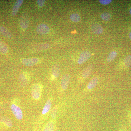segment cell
<instances>
[{"label": "cell", "instance_id": "cell-1", "mask_svg": "<svg viewBox=\"0 0 131 131\" xmlns=\"http://www.w3.org/2000/svg\"><path fill=\"white\" fill-rule=\"evenodd\" d=\"M32 96L34 100H38L41 94V87L38 84H34L31 90Z\"/></svg>", "mask_w": 131, "mask_h": 131}, {"label": "cell", "instance_id": "cell-2", "mask_svg": "<svg viewBox=\"0 0 131 131\" xmlns=\"http://www.w3.org/2000/svg\"><path fill=\"white\" fill-rule=\"evenodd\" d=\"M11 108L12 112L17 119L21 120L23 118V113L20 108L15 104H12Z\"/></svg>", "mask_w": 131, "mask_h": 131}, {"label": "cell", "instance_id": "cell-3", "mask_svg": "<svg viewBox=\"0 0 131 131\" xmlns=\"http://www.w3.org/2000/svg\"><path fill=\"white\" fill-rule=\"evenodd\" d=\"M39 61V59L36 58H23L21 59V62L23 64L27 66H32L35 65Z\"/></svg>", "mask_w": 131, "mask_h": 131}, {"label": "cell", "instance_id": "cell-4", "mask_svg": "<svg viewBox=\"0 0 131 131\" xmlns=\"http://www.w3.org/2000/svg\"><path fill=\"white\" fill-rule=\"evenodd\" d=\"M91 56V54L89 52L84 51L82 52L80 56V57L78 60V63L80 64L84 63Z\"/></svg>", "mask_w": 131, "mask_h": 131}, {"label": "cell", "instance_id": "cell-5", "mask_svg": "<svg viewBox=\"0 0 131 131\" xmlns=\"http://www.w3.org/2000/svg\"><path fill=\"white\" fill-rule=\"evenodd\" d=\"M37 32L40 35H45L49 33L50 31V28L47 25L42 24H39L37 27Z\"/></svg>", "mask_w": 131, "mask_h": 131}, {"label": "cell", "instance_id": "cell-6", "mask_svg": "<svg viewBox=\"0 0 131 131\" xmlns=\"http://www.w3.org/2000/svg\"><path fill=\"white\" fill-rule=\"evenodd\" d=\"M70 80V75L69 74L64 75L61 79V85L62 89L63 90H66L68 89Z\"/></svg>", "mask_w": 131, "mask_h": 131}, {"label": "cell", "instance_id": "cell-7", "mask_svg": "<svg viewBox=\"0 0 131 131\" xmlns=\"http://www.w3.org/2000/svg\"><path fill=\"white\" fill-rule=\"evenodd\" d=\"M98 82V78L95 77L93 78L89 83L87 85L86 88L85 89L86 91H90L94 89L96 86Z\"/></svg>", "mask_w": 131, "mask_h": 131}, {"label": "cell", "instance_id": "cell-8", "mask_svg": "<svg viewBox=\"0 0 131 131\" xmlns=\"http://www.w3.org/2000/svg\"><path fill=\"white\" fill-rule=\"evenodd\" d=\"M93 70V66L91 64L88 66L83 71L82 74V78L83 79H86L91 74Z\"/></svg>", "mask_w": 131, "mask_h": 131}, {"label": "cell", "instance_id": "cell-9", "mask_svg": "<svg viewBox=\"0 0 131 131\" xmlns=\"http://www.w3.org/2000/svg\"><path fill=\"white\" fill-rule=\"evenodd\" d=\"M28 79L27 76L24 73H21L19 75V78L20 84L22 87L26 86L28 82Z\"/></svg>", "mask_w": 131, "mask_h": 131}, {"label": "cell", "instance_id": "cell-10", "mask_svg": "<svg viewBox=\"0 0 131 131\" xmlns=\"http://www.w3.org/2000/svg\"><path fill=\"white\" fill-rule=\"evenodd\" d=\"M92 31L95 34H100L103 32V28L100 24H93L91 27Z\"/></svg>", "mask_w": 131, "mask_h": 131}, {"label": "cell", "instance_id": "cell-11", "mask_svg": "<svg viewBox=\"0 0 131 131\" xmlns=\"http://www.w3.org/2000/svg\"><path fill=\"white\" fill-rule=\"evenodd\" d=\"M24 1L23 0H18L15 2L12 9V15L13 16H15L17 14L19 9L21 7Z\"/></svg>", "mask_w": 131, "mask_h": 131}, {"label": "cell", "instance_id": "cell-12", "mask_svg": "<svg viewBox=\"0 0 131 131\" xmlns=\"http://www.w3.org/2000/svg\"><path fill=\"white\" fill-rule=\"evenodd\" d=\"M61 73V69L59 66L55 64L52 69V75L55 78H57L59 76Z\"/></svg>", "mask_w": 131, "mask_h": 131}, {"label": "cell", "instance_id": "cell-13", "mask_svg": "<svg viewBox=\"0 0 131 131\" xmlns=\"http://www.w3.org/2000/svg\"><path fill=\"white\" fill-rule=\"evenodd\" d=\"M29 24V20L26 17H23L20 19V25L23 29H26L28 28Z\"/></svg>", "mask_w": 131, "mask_h": 131}, {"label": "cell", "instance_id": "cell-14", "mask_svg": "<svg viewBox=\"0 0 131 131\" xmlns=\"http://www.w3.org/2000/svg\"><path fill=\"white\" fill-rule=\"evenodd\" d=\"M0 33L7 38H12V35L11 33L4 27H0Z\"/></svg>", "mask_w": 131, "mask_h": 131}, {"label": "cell", "instance_id": "cell-15", "mask_svg": "<svg viewBox=\"0 0 131 131\" xmlns=\"http://www.w3.org/2000/svg\"><path fill=\"white\" fill-rule=\"evenodd\" d=\"M0 121L5 123L8 127H11L13 126V122L12 120L7 117L4 116L0 117Z\"/></svg>", "mask_w": 131, "mask_h": 131}, {"label": "cell", "instance_id": "cell-16", "mask_svg": "<svg viewBox=\"0 0 131 131\" xmlns=\"http://www.w3.org/2000/svg\"><path fill=\"white\" fill-rule=\"evenodd\" d=\"M52 106V102L50 100H47L46 101L45 105L44 106L43 110H42V114H45L47 113L50 110Z\"/></svg>", "mask_w": 131, "mask_h": 131}, {"label": "cell", "instance_id": "cell-17", "mask_svg": "<svg viewBox=\"0 0 131 131\" xmlns=\"http://www.w3.org/2000/svg\"><path fill=\"white\" fill-rule=\"evenodd\" d=\"M8 52V48L6 45L5 44L2 40L0 39V52L2 54H7Z\"/></svg>", "mask_w": 131, "mask_h": 131}, {"label": "cell", "instance_id": "cell-18", "mask_svg": "<svg viewBox=\"0 0 131 131\" xmlns=\"http://www.w3.org/2000/svg\"><path fill=\"white\" fill-rule=\"evenodd\" d=\"M54 125L52 122H48L45 127L43 131H54Z\"/></svg>", "mask_w": 131, "mask_h": 131}, {"label": "cell", "instance_id": "cell-19", "mask_svg": "<svg viewBox=\"0 0 131 131\" xmlns=\"http://www.w3.org/2000/svg\"><path fill=\"white\" fill-rule=\"evenodd\" d=\"M70 18L71 21L74 22H79L81 19L80 15L77 13H74L71 14Z\"/></svg>", "mask_w": 131, "mask_h": 131}, {"label": "cell", "instance_id": "cell-20", "mask_svg": "<svg viewBox=\"0 0 131 131\" xmlns=\"http://www.w3.org/2000/svg\"><path fill=\"white\" fill-rule=\"evenodd\" d=\"M117 56V53L116 52L113 51L110 52V54L108 56L107 60L108 62H112L115 58Z\"/></svg>", "mask_w": 131, "mask_h": 131}, {"label": "cell", "instance_id": "cell-21", "mask_svg": "<svg viewBox=\"0 0 131 131\" xmlns=\"http://www.w3.org/2000/svg\"><path fill=\"white\" fill-rule=\"evenodd\" d=\"M124 65L127 68L131 67V55L126 57L124 60Z\"/></svg>", "mask_w": 131, "mask_h": 131}, {"label": "cell", "instance_id": "cell-22", "mask_svg": "<svg viewBox=\"0 0 131 131\" xmlns=\"http://www.w3.org/2000/svg\"><path fill=\"white\" fill-rule=\"evenodd\" d=\"M101 17L102 19L105 21H108L112 18L111 14L109 13H105L101 15Z\"/></svg>", "mask_w": 131, "mask_h": 131}, {"label": "cell", "instance_id": "cell-23", "mask_svg": "<svg viewBox=\"0 0 131 131\" xmlns=\"http://www.w3.org/2000/svg\"><path fill=\"white\" fill-rule=\"evenodd\" d=\"M57 111V108L56 107H55L53 108L51 111V116L53 119L56 118V117Z\"/></svg>", "mask_w": 131, "mask_h": 131}, {"label": "cell", "instance_id": "cell-24", "mask_svg": "<svg viewBox=\"0 0 131 131\" xmlns=\"http://www.w3.org/2000/svg\"><path fill=\"white\" fill-rule=\"evenodd\" d=\"M49 45L47 43L42 44L39 46V49L40 50H45L49 48Z\"/></svg>", "mask_w": 131, "mask_h": 131}, {"label": "cell", "instance_id": "cell-25", "mask_svg": "<svg viewBox=\"0 0 131 131\" xmlns=\"http://www.w3.org/2000/svg\"><path fill=\"white\" fill-rule=\"evenodd\" d=\"M112 0H100L99 2L103 5H107L112 2Z\"/></svg>", "mask_w": 131, "mask_h": 131}, {"label": "cell", "instance_id": "cell-26", "mask_svg": "<svg viewBox=\"0 0 131 131\" xmlns=\"http://www.w3.org/2000/svg\"><path fill=\"white\" fill-rule=\"evenodd\" d=\"M37 3L38 6L39 7H42L45 5V1L44 0H38L37 1Z\"/></svg>", "mask_w": 131, "mask_h": 131}, {"label": "cell", "instance_id": "cell-27", "mask_svg": "<svg viewBox=\"0 0 131 131\" xmlns=\"http://www.w3.org/2000/svg\"><path fill=\"white\" fill-rule=\"evenodd\" d=\"M129 38H130V39L131 40V32H130L129 34Z\"/></svg>", "mask_w": 131, "mask_h": 131}, {"label": "cell", "instance_id": "cell-28", "mask_svg": "<svg viewBox=\"0 0 131 131\" xmlns=\"http://www.w3.org/2000/svg\"><path fill=\"white\" fill-rule=\"evenodd\" d=\"M130 124H131V113L130 115Z\"/></svg>", "mask_w": 131, "mask_h": 131}, {"label": "cell", "instance_id": "cell-29", "mask_svg": "<svg viewBox=\"0 0 131 131\" xmlns=\"http://www.w3.org/2000/svg\"><path fill=\"white\" fill-rule=\"evenodd\" d=\"M129 13H130V14L131 15V8H130V11H129Z\"/></svg>", "mask_w": 131, "mask_h": 131}]
</instances>
